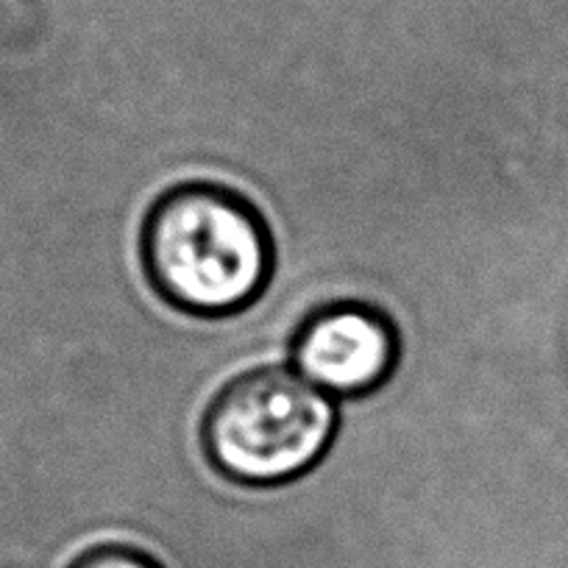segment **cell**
<instances>
[{"label":"cell","mask_w":568,"mask_h":568,"mask_svg":"<svg viewBox=\"0 0 568 568\" xmlns=\"http://www.w3.org/2000/svg\"><path fill=\"white\" fill-rule=\"evenodd\" d=\"M140 251L156 296L201 318L240 313L273 276L265 217L217 184H182L156 199Z\"/></svg>","instance_id":"obj_1"},{"label":"cell","mask_w":568,"mask_h":568,"mask_svg":"<svg viewBox=\"0 0 568 568\" xmlns=\"http://www.w3.org/2000/svg\"><path fill=\"white\" fill-rule=\"evenodd\" d=\"M335 433V398L293 368H254L212 398L201 438L217 474L273 488L310 471Z\"/></svg>","instance_id":"obj_2"},{"label":"cell","mask_w":568,"mask_h":568,"mask_svg":"<svg viewBox=\"0 0 568 568\" xmlns=\"http://www.w3.org/2000/svg\"><path fill=\"white\" fill-rule=\"evenodd\" d=\"M398 329L368 304H332L298 326L293 371L332 398H357L385 385L398 365Z\"/></svg>","instance_id":"obj_3"},{"label":"cell","mask_w":568,"mask_h":568,"mask_svg":"<svg viewBox=\"0 0 568 568\" xmlns=\"http://www.w3.org/2000/svg\"><path fill=\"white\" fill-rule=\"evenodd\" d=\"M70 568H165L154 555L123 544L95 546L70 562Z\"/></svg>","instance_id":"obj_4"}]
</instances>
